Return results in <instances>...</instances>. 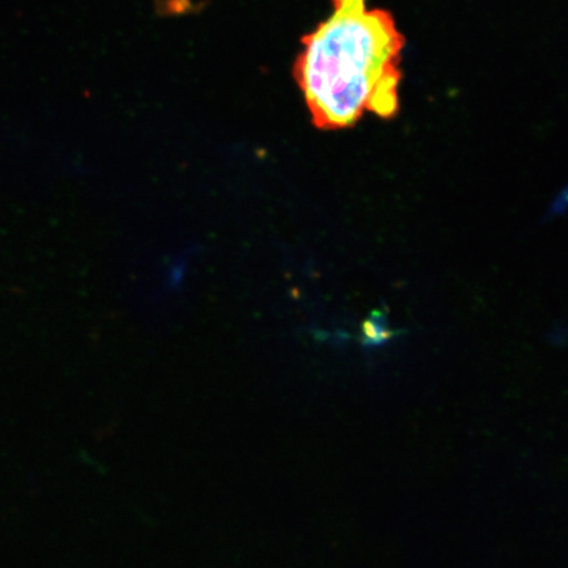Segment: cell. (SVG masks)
I'll return each instance as SVG.
<instances>
[{
    "label": "cell",
    "instance_id": "obj_1",
    "mask_svg": "<svg viewBox=\"0 0 568 568\" xmlns=\"http://www.w3.org/2000/svg\"><path fill=\"white\" fill-rule=\"evenodd\" d=\"M328 19L304 36L295 80L312 122L333 131L365 113L393 118L399 110L404 40L387 11L367 0H332Z\"/></svg>",
    "mask_w": 568,
    "mask_h": 568
},
{
    "label": "cell",
    "instance_id": "obj_2",
    "mask_svg": "<svg viewBox=\"0 0 568 568\" xmlns=\"http://www.w3.org/2000/svg\"><path fill=\"white\" fill-rule=\"evenodd\" d=\"M386 315L375 312L364 324V341L368 346L385 344L386 341L399 335V332L386 329Z\"/></svg>",
    "mask_w": 568,
    "mask_h": 568
}]
</instances>
